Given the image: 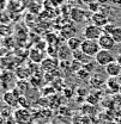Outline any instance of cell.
<instances>
[{
  "mask_svg": "<svg viewBox=\"0 0 121 124\" xmlns=\"http://www.w3.org/2000/svg\"><path fill=\"white\" fill-rule=\"evenodd\" d=\"M20 97H22L20 92L15 87L10 91H5L4 95H2V101L10 108H16V106L19 105V98Z\"/></svg>",
  "mask_w": 121,
  "mask_h": 124,
  "instance_id": "6da1fadb",
  "label": "cell"
},
{
  "mask_svg": "<svg viewBox=\"0 0 121 124\" xmlns=\"http://www.w3.org/2000/svg\"><path fill=\"white\" fill-rule=\"evenodd\" d=\"M13 118L18 124H31L34 121V116L31 115L29 108H19L13 111Z\"/></svg>",
  "mask_w": 121,
  "mask_h": 124,
  "instance_id": "7a4b0ae2",
  "label": "cell"
},
{
  "mask_svg": "<svg viewBox=\"0 0 121 124\" xmlns=\"http://www.w3.org/2000/svg\"><path fill=\"white\" fill-rule=\"evenodd\" d=\"M80 50L86 54L88 56L90 57H95L97 55V53L101 50V46L98 44V41H91V39H84L82 46H80Z\"/></svg>",
  "mask_w": 121,
  "mask_h": 124,
  "instance_id": "3957f363",
  "label": "cell"
},
{
  "mask_svg": "<svg viewBox=\"0 0 121 124\" xmlns=\"http://www.w3.org/2000/svg\"><path fill=\"white\" fill-rule=\"evenodd\" d=\"M103 35V29L98 28L93 24H89L84 28L83 36L84 39H91V41H98V38Z\"/></svg>",
  "mask_w": 121,
  "mask_h": 124,
  "instance_id": "277c9868",
  "label": "cell"
},
{
  "mask_svg": "<svg viewBox=\"0 0 121 124\" xmlns=\"http://www.w3.org/2000/svg\"><path fill=\"white\" fill-rule=\"evenodd\" d=\"M93 60H95V62H96L98 66L106 67V66H108L109 63H112V62L115 61V56H114L109 50H103V49H101V50L97 53V55L93 57Z\"/></svg>",
  "mask_w": 121,
  "mask_h": 124,
  "instance_id": "5b68a950",
  "label": "cell"
},
{
  "mask_svg": "<svg viewBox=\"0 0 121 124\" xmlns=\"http://www.w3.org/2000/svg\"><path fill=\"white\" fill-rule=\"evenodd\" d=\"M16 78L17 77H16L15 72L9 70V69H2L0 72V85H1V87L6 91H10V84L15 82Z\"/></svg>",
  "mask_w": 121,
  "mask_h": 124,
  "instance_id": "8992f818",
  "label": "cell"
},
{
  "mask_svg": "<svg viewBox=\"0 0 121 124\" xmlns=\"http://www.w3.org/2000/svg\"><path fill=\"white\" fill-rule=\"evenodd\" d=\"M107 80H108V75L106 74V72H98V70H95L89 79L92 87H101L106 85Z\"/></svg>",
  "mask_w": 121,
  "mask_h": 124,
  "instance_id": "52a82bcc",
  "label": "cell"
},
{
  "mask_svg": "<svg viewBox=\"0 0 121 124\" xmlns=\"http://www.w3.org/2000/svg\"><path fill=\"white\" fill-rule=\"evenodd\" d=\"M56 59L60 62H71L73 60V51L67 46V44L60 46L56 50Z\"/></svg>",
  "mask_w": 121,
  "mask_h": 124,
  "instance_id": "ba28073f",
  "label": "cell"
},
{
  "mask_svg": "<svg viewBox=\"0 0 121 124\" xmlns=\"http://www.w3.org/2000/svg\"><path fill=\"white\" fill-rule=\"evenodd\" d=\"M108 23H109V18H108L107 13L102 12V11L92 13V16H91V24H93V25H96L98 28L103 29Z\"/></svg>",
  "mask_w": 121,
  "mask_h": 124,
  "instance_id": "9c48e42d",
  "label": "cell"
},
{
  "mask_svg": "<svg viewBox=\"0 0 121 124\" xmlns=\"http://www.w3.org/2000/svg\"><path fill=\"white\" fill-rule=\"evenodd\" d=\"M98 44L101 46V49L103 50H113L115 48V41L113 39V37L108 33H103L100 38H98Z\"/></svg>",
  "mask_w": 121,
  "mask_h": 124,
  "instance_id": "30bf717a",
  "label": "cell"
},
{
  "mask_svg": "<svg viewBox=\"0 0 121 124\" xmlns=\"http://www.w3.org/2000/svg\"><path fill=\"white\" fill-rule=\"evenodd\" d=\"M70 17L74 23H82L88 17V11L83 10L82 7H73L70 11Z\"/></svg>",
  "mask_w": 121,
  "mask_h": 124,
  "instance_id": "8fae6325",
  "label": "cell"
},
{
  "mask_svg": "<svg viewBox=\"0 0 121 124\" xmlns=\"http://www.w3.org/2000/svg\"><path fill=\"white\" fill-rule=\"evenodd\" d=\"M59 60L58 59H55V57H52V56H49V57H47L43 61L41 62V67H42V69L45 70V72H49V73H52L54 69H56L58 68V64H59Z\"/></svg>",
  "mask_w": 121,
  "mask_h": 124,
  "instance_id": "7c38bea8",
  "label": "cell"
},
{
  "mask_svg": "<svg viewBox=\"0 0 121 124\" xmlns=\"http://www.w3.org/2000/svg\"><path fill=\"white\" fill-rule=\"evenodd\" d=\"M104 72L108 78H118L121 74V66L116 61H114L104 67Z\"/></svg>",
  "mask_w": 121,
  "mask_h": 124,
  "instance_id": "4fadbf2b",
  "label": "cell"
},
{
  "mask_svg": "<svg viewBox=\"0 0 121 124\" xmlns=\"http://www.w3.org/2000/svg\"><path fill=\"white\" fill-rule=\"evenodd\" d=\"M107 88L112 93H120V88H121V82L118 80V78H108L106 82Z\"/></svg>",
  "mask_w": 121,
  "mask_h": 124,
  "instance_id": "5bb4252c",
  "label": "cell"
},
{
  "mask_svg": "<svg viewBox=\"0 0 121 124\" xmlns=\"http://www.w3.org/2000/svg\"><path fill=\"white\" fill-rule=\"evenodd\" d=\"M29 57L35 63H41L45 60V53L42 50H40L38 48H34L29 51Z\"/></svg>",
  "mask_w": 121,
  "mask_h": 124,
  "instance_id": "9a60e30c",
  "label": "cell"
},
{
  "mask_svg": "<svg viewBox=\"0 0 121 124\" xmlns=\"http://www.w3.org/2000/svg\"><path fill=\"white\" fill-rule=\"evenodd\" d=\"M73 60H76V61L80 62L83 66L84 64H86V63H89V62L93 61V57H90V56H88L86 54H84L80 49L79 50H76V51H73Z\"/></svg>",
  "mask_w": 121,
  "mask_h": 124,
  "instance_id": "2e32d148",
  "label": "cell"
},
{
  "mask_svg": "<svg viewBox=\"0 0 121 124\" xmlns=\"http://www.w3.org/2000/svg\"><path fill=\"white\" fill-rule=\"evenodd\" d=\"M15 74L19 80H25V79H28L29 77H31L32 73H31V70L28 67H25V66H18L16 68Z\"/></svg>",
  "mask_w": 121,
  "mask_h": 124,
  "instance_id": "e0dca14e",
  "label": "cell"
},
{
  "mask_svg": "<svg viewBox=\"0 0 121 124\" xmlns=\"http://www.w3.org/2000/svg\"><path fill=\"white\" fill-rule=\"evenodd\" d=\"M83 41H84V39H82V38L74 36V37H71L70 39H67L66 44H67V46H68L72 51H76V50H79V49H80Z\"/></svg>",
  "mask_w": 121,
  "mask_h": 124,
  "instance_id": "ac0fdd59",
  "label": "cell"
},
{
  "mask_svg": "<svg viewBox=\"0 0 121 124\" xmlns=\"http://www.w3.org/2000/svg\"><path fill=\"white\" fill-rule=\"evenodd\" d=\"M110 36L113 37V39L115 41V43H121V26H116L113 30Z\"/></svg>",
  "mask_w": 121,
  "mask_h": 124,
  "instance_id": "d6986e66",
  "label": "cell"
},
{
  "mask_svg": "<svg viewBox=\"0 0 121 124\" xmlns=\"http://www.w3.org/2000/svg\"><path fill=\"white\" fill-rule=\"evenodd\" d=\"M77 75L79 77V79H82V80H86V79H90L91 74L86 70V69H84V68H82L80 70H78L77 72Z\"/></svg>",
  "mask_w": 121,
  "mask_h": 124,
  "instance_id": "ffe728a7",
  "label": "cell"
},
{
  "mask_svg": "<svg viewBox=\"0 0 121 124\" xmlns=\"http://www.w3.org/2000/svg\"><path fill=\"white\" fill-rule=\"evenodd\" d=\"M100 8H101V5H100L97 1H95V2H92L90 5H88V10H89L90 12H92V13H96V12L101 11Z\"/></svg>",
  "mask_w": 121,
  "mask_h": 124,
  "instance_id": "44dd1931",
  "label": "cell"
},
{
  "mask_svg": "<svg viewBox=\"0 0 121 124\" xmlns=\"http://www.w3.org/2000/svg\"><path fill=\"white\" fill-rule=\"evenodd\" d=\"M116 28V25L115 24H112V23H108L106 26L103 28V33H108V35H112V32L113 30Z\"/></svg>",
  "mask_w": 121,
  "mask_h": 124,
  "instance_id": "7402d4cb",
  "label": "cell"
},
{
  "mask_svg": "<svg viewBox=\"0 0 121 124\" xmlns=\"http://www.w3.org/2000/svg\"><path fill=\"white\" fill-rule=\"evenodd\" d=\"M67 2L72 6V8H73V7H78V6H80V5L83 4L82 0H67Z\"/></svg>",
  "mask_w": 121,
  "mask_h": 124,
  "instance_id": "603a6c76",
  "label": "cell"
},
{
  "mask_svg": "<svg viewBox=\"0 0 121 124\" xmlns=\"http://www.w3.org/2000/svg\"><path fill=\"white\" fill-rule=\"evenodd\" d=\"M4 124H18V123L16 122V119L13 118V116H11V117H9V118H5Z\"/></svg>",
  "mask_w": 121,
  "mask_h": 124,
  "instance_id": "cb8c5ba5",
  "label": "cell"
},
{
  "mask_svg": "<svg viewBox=\"0 0 121 124\" xmlns=\"http://www.w3.org/2000/svg\"><path fill=\"white\" fill-rule=\"evenodd\" d=\"M54 6H59V5H61L62 2H64V0H49Z\"/></svg>",
  "mask_w": 121,
  "mask_h": 124,
  "instance_id": "d4e9b609",
  "label": "cell"
},
{
  "mask_svg": "<svg viewBox=\"0 0 121 124\" xmlns=\"http://www.w3.org/2000/svg\"><path fill=\"white\" fill-rule=\"evenodd\" d=\"M115 61H116L121 66V53H120V54H118V55L115 56Z\"/></svg>",
  "mask_w": 121,
  "mask_h": 124,
  "instance_id": "484cf974",
  "label": "cell"
},
{
  "mask_svg": "<svg viewBox=\"0 0 121 124\" xmlns=\"http://www.w3.org/2000/svg\"><path fill=\"white\" fill-rule=\"evenodd\" d=\"M82 1H83V4H85V5H90V4L97 1V0H82Z\"/></svg>",
  "mask_w": 121,
  "mask_h": 124,
  "instance_id": "4316f807",
  "label": "cell"
},
{
  "mask_svg": "<svg viewBox=\"0 0 121 124\" xmlns=\"http://www.w3.org/2000/svg\"><path fill=\"white\" fill-rule=\"evenodd\" d=\"M108 1H109V0H97V2H98L101 6H102V5H104V4H107Z\"/></svg>",
  "mask_w": 121,
  "mask_h": 124,
  "instance_id": "83f0119b",
  "label": "cell"
},
{
  "mask_svg": "<svg viewBox=\"0 0 121 124\" xmlns=\"http://www.w3.org/2000/svg\"><path fill=\"white\" fill-rule=\"evenodd\" d=\"M112 2L115 4V5H120L121 6V0H112Z\"/></svg>",
  "mask_w": 121,
  "mask_h": 124,
  "instance_id": "f1b7e54d",
  "label": "cell"
},
{
  "mask_svg": "<svg viewBox=\"0 0 121 124\" xmlns=\"http://www.w3.org/2000/svg\"><path fill=\"white\" fill-rule=\"evenodd\" d=\"M4 69V67H2V62H1V59H0V72Z\"/></svg>",
  "mask_w": 121,
  "mask_h": 124,
  "instance_id": "f546056e",
  "label": "cell"
},
{
  "mask_svg": "<svg viewBox=\"0 0 121 124\" xmlns=\"http://www.w3.org/2000/svg\"><path fill=\"white\" fill-rule=\"evenodd\" d=\"M120 93H121V88H120Z\"/></svg>",
  "mask_w": 121,
  "mask_h": 124,
  "instance_id": "4dcf8cb0",
  "label": "cell"
}]
</instances>
